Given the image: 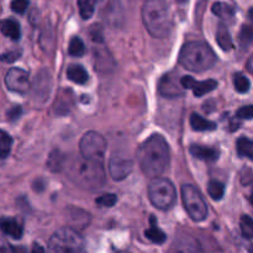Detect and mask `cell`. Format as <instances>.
<instances>
[{
    "instance_id": "484cf974",
    "label": "cell",
    "mask_w": 253,
    "mask_h": 253,
    "mask_svg": "<svg viewBox=\"0 0 253 253\" xmlns=\"http://www.w3.org/2000/svg\"><path fill=\"white\" fill-rule=\"evenodd\" d=\"M236 150L240 157L253 161V141L249 137H240L236 141Z\"/></svg>"
},
{
    "instance_id": "7c38bea8",
    "label": "cell",
    "mask_w": 253,
    "mask_h": 253,
    "mask_svg": "<svg viewBox=\"0 0 253 253\" xmlns=\"http://www.w3.org/2000/svg\"><path fill=\"white\" fill-rule=\"evenodd\" d=\"M101 17L111 27H120L124 22V11L118 0H105L101 7Z\"/></svg>"
},
{
    "instance_id": "8d00e7d4",
    "label": "cell",
    "mask_w": 253,
    "mask_h": 253,
    "mask_svg": "<svg viewBox=\"0 0 253 253\" xmlns=\"http://www.w3.org/2000/svg\"><path fill=\"white\" fill-rule=\"evenodd\" d=\"M20 57H21V51H20V49H15V51L6 52V53L2 54L1 59L4 62H7V63H12V62H15L16 59H19Z\"/></svg>"
},
{
    "instance_id": "83f0119b",
    "label": "cell",
    "mask_w": 253,
    "mask_h": 253,
    "mask_svg": "<svg viewBox=\"0 0 253 253\" xmlns=\"http://www.w3.org/2000/svg\"><path fill=\"white\" fill-rule=\"evenodd\" d=\"M68 53L73 57H82L85 53V44H84L83 40L81 37H72V40L69 41Z\"/></svg>"
},
{
    "instance_id": "b9f144b4",
    "label": "cell",
    "mask_w": 253,
    "mask_h": 253,
    "mask_svg": "<svg viewBox=\"0 0 253 253\" xmlns=\"http://www.w3.org/2000/svg\"><path fill=\"white\" fill-rule=\"evenodd\" d=\"M249 17H250V20L253 22V7H251V9L249 10Z\"/></svg>"
},
{
    "instance_id": "9c48e42d",
    "label": "cell",
    "mask_w": 253,
    "mask_h": 253,
    "mask_svg": "<svg viewBox=\"0 0 253 253\" xmlns=\"http://www.w3.org/2000/svg\"><path fill=\"white\" fill-rule=\"evenodd\" d=\"M5 84L10 91H14L17 94H26L31 89L29 73L25 69L17 68V67L10 68L6 72Z\"/></svg>"
},
{
    "instance_id": "d6986e66",
    "label": "cell",
    "mask_w": 253,
    "mask_h": 253,
    "mask_svg": "<svg viewBox=\"0 0 253 253\" xmlns=\"http://www.w3.org/2000/svg\"><path fill=\"white\" fill-rule=\"evenodd\" d=\"M67 78L69 81L74 82V83L83 85V84L88 82L89 76L88 72H86V69L83 66H81V64H71L67 68Z\"/></svg>"
},
{
    "instance_id": "ab89813d",
    "label": "cell",
    "mask_w": 253,
    "mask_h": 253,
    "mask_svg": "<svg viewBox=\"0 0 253 253\" xmlns=\"http://www.w3.org/2000/svg\"><path fill=\"white\" fill-rule=\"evenodd\" d=\"M44 188H46V182L43 179H37L36 182L34 183V189L36 190L37 193L43 192Z\"/></svg>"
},
{
    "instance_id": "f546056e",
    "label": "cell",
    "mask_w": 253,
    "mask_h": 253,
    "mask_svg": "<svg viewBox=\"0 0 253 253\" xmlns=\"http://www.w3.org/2000/svg\"><path fill=\"white\" fill-rule=\"evenodd\" d=\"M11 145L12 138L10 137V135H7V132H5V131H1L0 132V156H1L2 160H5L10 155Z\"/></svg>"
},
{
    "instance_id": "2e32d148",
    "label": "cell",
    "mask_w": 253,
    "mask_h": 253,
    "mask_svg": "<svg viewBox=\"0 0 253 253\" xmlns=\"http://www.w3.org/2000/svg\"><path fill=\"white\" fill-rule=\"evenodd\" d=\"M190 155L194 158H198L200 161H205V162H215L219 160V151L216 148L207 147V146L202 145H192L189 147Z\"/></svg>"
},
{
    "instance_id": "44dd1931",
    "label": "cell",
    "mask_w": 253,
    "mask_h": 253,
    "mask_svg": "<svg viewBox=\"0 0 253 253\" xmlns=\"http://www.w3.org/2000/svg\"><path fill=\"white\" fill-rule=\"evenodd\" d=\"M216 41L222 51L227 52V51H231V49L234 48L231 35H230L229 30H227V26L224 24V22H221V24L219 25V27H217Z\"/></svg>"
},
{
    "instance_id": "603a6c76",
    "label": "cell",
    "mask_w": 253,
    "mask_h": 253,
    "mask_svg": "<svg viewBox=\"0 0 253 253\" xmlns=\"http://www.w3.org/2000/svg\"><path fill=\"white\" fill-rule=\"evenodd\" d=\"M190 125H192L193 130L195 131H214L217 127L216 124L203 118L202 115L197 113H193L190 116Z\"/></svg>"
},
{
    "instance_id": "52a82bcc",
    "label": "cell",
    "mask_w": 253,
    "mask_h": 253,
    "mask_svg": "<svg viewBox=\"0 0 253 253\" xmlns=\"http://www.w3.org/2000/svg\"><path fill=\"white\" fill-rule=\"evenodd\" d=\"M182 202L185 211L194 221L200 222L207 219L208 207L204 198L202 197L199 190L192 184H184L182 187Z\"/></svg>"
},
{
    "instance_id": "ffe728a7",
    "label": "cell",
    "mask_w": 253,
    "mask_h": 253,
    "mask_svg": "<svg viewBox=\"0 0 253 253\" xmlns=\"http://www.w3.org/2000/svg\"><path fill=\"white\" fill-rule=\"evenodd\" d=\"M1 32L5 37L17 41L21 37V29L16 20L14 19H5L1 22Z\"/></svg>"
},
{
    "instance_id": "6da1fadb",
    "label": "cell",
    "mask_w": 253,
    "mask_h": 253,
    "mask_svg": "<svg viewBox=\"0 0 253 253\" xmlns=\"http://www.w3.org/2000/svg\"><path fill=\"white\" fill-rule=\"evenodd\" d=\"M137 161L145 175L157 178L169 163V146L160 133H153L137 150Z\"/></svg>"
},
{
    "instance_id": "ee69618b",
    "label": "cell",
    "mask_w": 253,
    "mask_h": 253,
    "mask_svg": "<svg viewBox=\"0 0 253 253\" xmlns=\"http://www.w3.org/2000/svg\"><path fill=\"white\" fill-rule=\"evenodd\" d=\"M177 1H179V2H185V1H187V0H177Z\"/></svg>"
},
{
    "instance_id": "5bb4252c",
    "label": "cell",
    "mask_w": 253,
    "mask_h": 253,
    "mask_svg": "<svg viewBox=\"0 0 253 253\" xmlns=\"http://www.w3.org/2000/svg\"><path fill=\"white\" fill-rule=\"evenodd\" d=\"M180 81H182V85L185 89H192L195 96H203L217 88V82L214 81V79L198 82L193 77L185 76Z\"/></svg>"
},
{
    "instance_id": "74e56055",
    "label": "cell",
    "mask_w": 253,
    "mask_h": 253,
    "mask_svg": "<svg viewBox=\"0 0 253 253\" xmlns=\"http://www.w3.org/2000/svg\"><path fill=\"white\" fill-rule=\"evenodd\" d=\"M21 113H22L21 106H19V105L12 106L11 109H9V110H7V113H6L7 119H9V120H11V121L17 120V119L21 116Z\"/></svg>"
},
{
    "instance_id": "3957f363",
    "label": "cell",
    "mask_w": 253,
    "mask_h": 253,
    "mask_svg": "<svg viewBox=\"0 0 253 253\" xmlns=\"http://www.w3.org/2000/svg\"><path fill=\"white\" fill-rule=\"evenodd\" d=\"M142 21L151 36L167 37L172 31L173 21L166 0H145L142 6Z\"/></svg>"
},
{
    "instance_id": "d4e9b609",
    "label": "cell",
    "mask_w": 253,
    "mask_h": 253,
    "mask_svg": "<svg viewBox=\"0 0 253 253\" xmlns=\"http://www.w3.org/2000/svg\"><path fill=\"white\" fill-rule=\"evenodd\" d=\"M47 167L52 170V172H59L66 167V157L62 152L58 150H54L49 153L48 161H47Z\"/></svg>"
},
{
    "instance_id": "d6a6232c",
    "label": "cell",
    "mask_w": 253,
    "mask_h": 253,
    "mask_svg": "<svg viewBox=\"0 0 253 253\" xmlns=\"http://www.w3.org/2000/svg\"><path fill=\"white\" fill-rule=\"evenodd\" d=\"M240 227H241L242 236L245 239L253 240V219L252 217L244 215L241 217V222H240Z\"/></svg>"
},
{
    "instance_id": "f1b7e54d",
    "label": "cell",
    "mask_w": 253,
    "mask_h": 253,
    "mask_svg": "<svg viewBox=\"0 0 253 253\" xmlns=\"http://www.w3.org/2000/svg\"><path fill=\"white\" fill-rule=\"evenodd\" d=\"M207 189L212 200L222 199L225 194V185L221 182H219V180H210L208 183Z\"/></svg>"
},
{
    "instance_id": "277c9868",
    "label": "cell",
    "mask_w": 253,
    "mask_h": 253,
    "mask_svg": "<svg viewBox=\"0 0 253 253\" xmlns=\"http://www.w3.org/2000/svg\"><path fill=\"white\" fill-rule=\"evenodd\" d=\"M179 63L188 71L205 72L216 63V56L205 42L189 41L180 49Z\"/></svg>"
},
{
    "instance_id": "8992f818",
    "label": "cell",
    "mask_w": 253,
    "mask_h": 253,
    "mask_svg": "<svg viewBox=\"0 0 253 253\" xmlns=\"http://www.w3.org/2000/svg\"><path fill=\"white\" fill-rule=\"evenodd\" d=\"M48 249L53 252H81L84 250V240L78 230L64 227L52 235Z\"/></svg>"
},
{
    "instance_id": "4dcf8cb0",
    "label": "cell",
    "mask_w": 253,
    "mask_h": 253,
    "mask_svg": "<svg viewBox=\"0 0 253 253\" xmlns=\"http://www.w3.org/2000/svg\"><path fill=\"white\" fill-rule=\"evenodd\" d=\"M239 41L240 44H241L242 48H246L250 44L252 43L253 41V27L250 26V25H244L240 31L239 35Z\"/></svg>"
},
{
    "instance_id": "9a60e30c",
    "label": "cell",
    "mask_w": 253,
    "mask_h": 253,
    "mask_svg": "<svg viewBox=\"0 0 253 253\" xmlns=\"http://www.w3.org/2000/svg\"><path fill=\"white\" fill-rule=\"evenodd\" d=\"M67 221L71 224V227L79 231V230H84L90 224V215L78 208H69Z\"/></svg>"
},
{
    "instance_id": "8fae6325",
    "label": "cell",
    "mask_w": 253,
    "mask_h": 253,
    "mask_svg": "<svg viewBox=\"0 0 253 253\" xmlns=\"http://www.w3.org/2000/svg\"><path fill=\"white\" fill-rule=\"evenodd\" d=\"M184 86L182 81L178 79L174 73H167L161 78L158 83V91L165 98H178L184 94Z\"/></svg>"
},
{
    "instance_id": "cb8c5ba5",
    "label": "cell",
    "mask_w": 253,
    "mask_h": 253,
    "mask_svg": "<svg viewBox=\"0 0 253 253\" xmlns=\"http://www.w3.org/2000/svg\"><path fill=\"white\" fill-rule=\"evenodd\" d=\"M150 220H151V227L148 230H146L145 232L146 237H147L151 242H153V244H157V245L165 244L166 240H167L166 234L160 229V227H157L155 216H151Z\"/></svg>"
},
{
    "instance_id": "1f68e13d",
    "label": "cell",
    "mask_w": 253,
    "mask_h": 253,
    "mask_svg": "<svg viewBox=\"0 0 253 253\" xmlns=\"http://www.w3.org/2000/svg\"><path fill=\"white\" fill-rule=\"evenodd\" d=\"M234 85L239 93L245 94L250 90L251 88V83H250L249 79L244 76L242 73H236L234 76Z\"/></svg>"
},
{
    "instance_id": "5b68a950",
    "label": "cell",
    "mask_w": 253,
    "mask_h": 253,
    "mask_svg": "<svg viewBox=\"0 0 253 253\" xmlns=\"http://www.w3.org/2000/svg\"><path fill=\"white\" fill-rule=\"evenodd\" d=\"M148 198L153 207L157 209L167 211L172 209L177 200V190L170 180L166 178H153L148 185Z\"/></svg>"
},
{
    "instance_id": "7a4b0ae2",
    "label": "cell",
    "mask_w": 253,
    "mask_h": 253,
    "mask_svg": "<svg viewBox=\"0 0 253 253\" xmlns=\"http://www.w3.org/2000/svg\"><path fill=\"white\" fill-rule=\"evenodd\" d=\"M66 172L69 179L83 189L96 190L105 184V170L101 160H90L81 155L67 166Z\"/></svg>"
},
{
    "instance_id": "f35d334b",
    "label": "cell",
    "mask_w": 253,
    "mask_h": 253,
    "mask_svg": "<svg viewBox=\"0 0 253 253\" xmlns=\"http://www.w3.org/2000/svg\"><path fill=\"white\" fill-rule=\"evenodd\" d=\"M90 35H91V37H93V40L95 42L103 41V37H101V30L99 29L98 25H94V30H91Z\"/></svg>"
},
{
    "instance_id": "7bdbcfd3",
    "label": "cell",
    "mask_w": 253,
    "mask_h": 253,
    "mask_svg": "<svg viewBox=\"0 0 253 253\" xmlns=\"http://www.w3.org/2000/svg\"><path fill=\"white\" fill-rule=\"evenodd\" d=\"M250 199H251V202H252V204H253V189H252V193H251V198H250Z\"/></svg>"
},
{
    "instance_id": "4fadbf2b",
    "label": "cell",
    "mask_w": 253,
    "mask_h": 253,
    "mask_svg": "<svg viewBox=\"0 0 253 253\" xmlns=\"http://www.w3.org/2000/svg\"><path fill=\"white\" fill-rule=\"evenodd\" d=\"M32 91H34V96L39 103H44L51 93V77L46 69H42L39 72L37 77L35 78L34 84H32Z\"/></svg>"
},
{
    "instance_id": "d590c367",
    "label": "cell",
    "mask_w": 253,
    "mask_h": 253,
    "mask_svg": "<svg viewBox=\"0 0 253 253\" xmlns=\"http://www.w3.org/2000/svg\"><path fill=\"white\" fill-rule=\"evenodd\" d=\"M236 118L242 119V120H251V119H253V104L240 108L236 113Z\"/></svg>"
},
{
    "instance_id": "e575fe53",
    "label": "cell",
    "mask_w": 253,
    "mask_h": 253,
    "mask_svg": "<svg viewBox=\"0 0 253 253\" xmlns=\"http://www.w3.org/2000/svg\"><path fill=\"white\" fill-rule=\"evenodd\" d=\"M30 5V0H11L10 7L16 14H24Z\"/></svg>"
},
{
    "instance_id": "836d02e7",
    "label": "cell",
    "mask_w": 253,
    "mask_h": 253,
    "mask_svg": "<svg viewBox=\"0 0 253 253\" xmlns=\"http://www.w3.org/2000/svg\"><path fill=\"white\" fill-rule=\"evenodd\" d=\"M116 202H118V197L115 194H111V193L100 195V197L95 199L96 205L101 208H111L116 204Z\"/></svg>"
},
{
    "instance_id": "30bf717a",
    "label": "cell",
    "mask_w": 253,
    "mask_h": 253,
    "mask_svg": "<svg viewBox=\"0 0 253 253\" xmlns=\"http://www.w3.org/2000/svg\"><path fill=\"white\" fill-rule=\"evenodd\" d=\"M133 162L128 157L119 153H114L109 161V173L114 180H124L131 174Z\"/></svg>"
},
{
    "instance_id": "ba28073f",
    "label": "cell",
    "mask_w": 253,
    "mask_h": 253,
    "mask_svg": "<svg viewBox=\"0 0 253 253\" xmlns=\"http://www.w3.org/2000/svg\"><path fill=\"white\" fill-rule=\"evenodd\" d=\"M79 151L81 155L90 160H101L106 152V141L99 132L89 131L84 133L79 141Z\"/></svg>"
},
{
    "instance_id": "4316f807",
    "label": "cell",
    "mask_w": 253,
    "mask_h": 253,
    "mask_svg": "<svg viewBox=\"0 0 253 253\" xmlns=\"http://www.w3.org/2000/svg\"><path fill=\"white\" fill-rule=\"evenodd\" d=\"M96 0H78V7L81 16L84 20H88L93 16L94 11H95Z\"/></svg>"
},
{
    "instance_id": "60d3db41",
    "label": "cell",
    "mask_w": 253,
    "mask_h": 253,
    "mask_svg": "<svg viewBox=\"0 0 253 253\" xmlns=\"http://www.w3.org/2000/svg\"><path fill=\"white\" fill-rule=\"evenodd\" d=\"M246 68H247V71L250 72V73L253 74V53L251 54V56H250L249 61H247Z\"/></svg>"
},
{
    "instance_id": "7402d4cb",
    "label": "cell",
    "mask_w": 253,
    "mask_h": 253,
    "mask_svg": "<svg viewBox=\"0 0 253 253\" xmlns=\"http://www.w3.org/2000/svg\"><path fill=\"white\" fill-rule=\"evenodd\" d=\"M211 11L216 15L217 17L222 19L224 21H232L235 16V9L230 4L224 1H217L212 4Z\"/></svg>"
},
{
    "instance_id": "e0dca14e",
    "label": "cell",
    "mask_w": 253,
    "mask_h": 253,
    "mask_svg": "<svg viewBox=\"0 0 253 253\" xmlns=\"http://www.w3.org/2000/svg\"><path fill=\"white\" fill-rule=\"evenodd\" d=\"M0 226H1V231L6 236L14 240H20L24 234V227H22L21 222L15 219H10V217L9 219H2Z\"/></svg>"
},
{
    "instance_id": "ac0fdd59",
    "label": "cell",
    "mask_w": 253,
    "mask_h": 253,
    "mask_svg": "<svg viewBox=\"0 0 253 253\" xmlns=\"http://www.w3.org/2000/svg\"><path fill=\"white\" fill-rule=\"evenodd\" d=\"M73 104V93L71 90H66V94H61L57 98L56 103H54V113L61 116L66 115V114H68L71 111Z\"/></svg>"
}]
</instances>
